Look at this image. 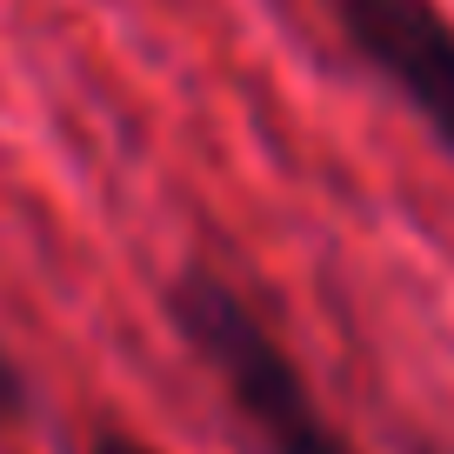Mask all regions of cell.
Returning <instances> with one entry per match:
<instances>
[{"label":"cell","instance_id":"obj_2","mask_svg":"<svg viewBox=\"0 0 454 454\" xmlns=\"http://www.w3.org/2000/svg\"><path fill=\"white\" fill-rule=\"evenodd\" d=\"M340 41L454 154V20L441 0H327Z\"/></svg>","mask_w":454,"mask_h":454},{"label":"cell","instance_id":"obj_4","mask_svg":"<svg viewBox=\"0 0 454 454\" xmlns=\"http://www.w3.org/2000/svg\"><path fill=\"white\" fill-rule=\"evenodd\" d=\"M87 454H160V448H147V441H134V434H121V427H107V434H94V448Z\"/></svg>","mask_w":454,"mask_h":454},{"label":"cell","instance_id":"obj_3","mask_svg":"<svg viewBox=\"0 0 454 454\" xmlns=\"http://www.w3.org/2000/svg\"><path fill=\"white\" fill-rule=\"evenodd\" d=\"M27 408H34V395H27V374H20V361L7 355V348H0V434L27 421Z\"/></svg>","mask_w":454,"mask_h":454},{"label":"cell","instance_id":"obj_1","mask_svg":"<svg viewBox=\"0 0 454 454\" xmlns=\"http://www.w3.org/2000/svg\"><path fill=\"white\" fill-rule=\"evenodd\" d=\"M168 321L181 348L221 381L227 408L241 414L261 454H355L348 434L321 414L301 361L287 355V340L274 321L207 261H187L168 281Z\"/></svg>","mask_w":454,"mask_h":454}]
</instances>
